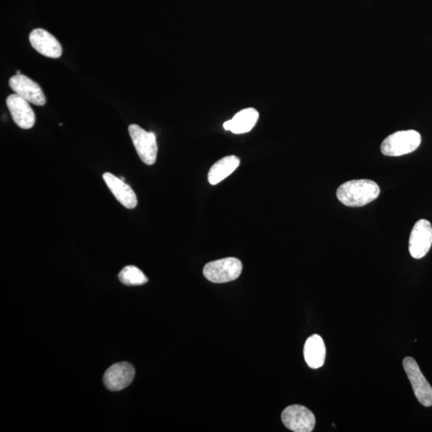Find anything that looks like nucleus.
Wrapping results in <instances>:
<instances>
[{"label": "nucleus", "mask_w": 432, "mask_h": 432, "mask_svg": "<svg viewBox=\"0 0 432 432\" xmlns=\"http://www.w3.org/2000/svg\"><path fill=\"white\" fill-rule=\"evenodd\" d=\"M10 88L28 102L37 106H43L46 98L39 85L24 75H16L9 79Z\"/></svg>", "instance_id": "obj_8"}, {"label": "nucleus", "mask_w": 432, "mask_h": 432, "mask_svg": "<svg viewBox=\"0 0 432 432\" xmlns=\"http://www.w3.org/2000/svg\"><path fill=\"white\" fill-rule=\"evenodd\" d=\"M403 365L417 400L425 406H432L431 386L422 373L416 361L413 358L406 357L403 361Z\"/></svg>", "instance_id": "obj_5"}, {"label": "nucleus", "mask_w": 432, "mask_h": 432, "mask_svg": "<svg viewBox=\"0 0 432 432\" xmlns=\"http://www.w3.org/2000/svg\"><path fill=\"white\" fill-rule=\"evenodd\" d=\"M240 160L235 155H229L216 162L208 173V182L216 185L233 174L239 167Z\"/></svg>", "instance_id": "obj_15"}, {"label": "nucleus", "mask_w": 432, "mask_h": 432, "mask_svg": "<svg viewBox=\"0 0 432 432\" xmlns=\"http://www.w3.org/2000/svg\"><path fill=\"white\" fill-rule=\"evenodd\" d=\"M29 40L32 48L44 57L58 59L62 55L61 45L52 34L45 31L44 29L33 30L30 34Z\"/></svg>", "instance_id": "obj_11"}, {"label": "nucleus", "mask_w": 432, "mask_h": 432, "mask_svg": "<svg viewBox=\"0 0 432 432\" xmlns=\"http://www.w3.org/2000/svg\"><path fill=\"white\" fill-rule=\"evenodd\" d=\"M281 418L286 428L295 432H311L315 425V415L302 405H291L285 409Z\"/></svg>", "instance_id": "obj_6"}, {"label": "nucleus", "mask_w": 432, "mask_h": 432, "mask_svg": "<svg viewBox=\"0 0 432 432\" xmlns=\"http://www.w3.org/2000/svg\"><path fill=\"white\" fill-rule=\"evenodd\" d=\"M135 374L133 366L122 362L110 366L104 375V383L110 391H121L132 383Z\"/></svg>", "instance_id": "obj_10"}, {"label": "nucleus", "mask_w": 432, "mask_h": 432, "mask_svg": "<svg viewBox=\"0 0 432 432\" xmlns=\"http://www.w3.org/2000/svg\"><path fill=\"white\" fill-rule=\"evenodd\" d=\"M304 359L311 369H318L324 364L326 346L319 335H311L306 340L304 348Z\"/></svg>", "instance_id": "obj_14"}, {"label": "nucleus", "mask_w": 432, "mask_h": 432, "mask_svg": "<svg viewBox=\"0 0 432 432\" xmlns=\"http://www.w3.org/2000/svg\"><path fill=\"white\" fill-rule=\"evenodd\" d=\"M259 112L255 108L240 110L235 117L224 124V128L234 134H244L252 130L259 119Z\"/></svg>", "instance_id": "obj_13"}, {"label": "nucleus", "mask_w": 432, "mask_h": 432, "mask_svg": "<svg viewBox=\"0 0 432 432\" xmlns=\"http://www.w3.org/2000/svg\"><path fill=\"white\" fill-rule=\"evenodd\" d=\"M128 132L140 159L147 165H153L157 159L158 145L155 133L146 132L137 124L130 125Z\"/></svg>", "instance_id": "obj_4"}, {"label": "nucleus", "mask_w": 432, "mask_h": 432, "mask_svg": "<svg viewBox=\"0 0 432 432\" xmlns=\"http://www.w3.org/2000/svg\"><path fill=\"white\" fill-rule=\"evenodd\" d=\"M120 282L127 286H139L148 282L147 276L135 266H127L119 274Z\"/></svg>", "instance_id": "obj_16"}, {"label": "nucleus", "mask_w": 432, "mask_h": 432, "mask_svg": "<svg viewBox=\"0 0 432 432\" xmlns=\"http://www.w3.org/2000/svg\"><path fill=\"white\" fill-rule=\"evenodd\" d=\"M421 140V135L416 130H400L384 140L381 153L386 157H401L413 153L420 147Z\"/></svg>", "instance_id": "obj_2"}, {"label": "nucleus", "mask_w": 432, "mask_h": 432, "mask_svg": "<svg viewBox=\"0 0 432 432\" xmlns=\"http://www.w3.org/2000/svg\"><path fill=\"white\" fill-rule=\"evenodd\" d=\"M17 75H21V72H20L19 71H17Z\"/></svg>", "instance_id": "obj_17"}, {"label": "nucleus", "mask_w": 432, "mask_h": 432, "mask_svg": "<svg viewBox=\"0 0 432 432\" xmlns=\"http://www.w3.org/2000/svg\"><path fill=\"white\" fill-rule=\"evenodd\" d=\"M380 194L379 185L370 179L351 180L340 186L336 193L341 203L356 208L373 202Z\"/></svg>", "instance_id": "obj_1"}, {"label": "nucleus", "mask_w": 432, "mask_h": 432, "mask_svg": "<svg viewBox=\"0 0 432 432\" xmlns=\"http://www.w3.org/2000/svg\"><path fill=\"white\" fill-rule=\"evenodd\" d=\"M242 270L243 264L239 259L229 257L206 264L204 275L210 282L224 284L238 279Z\"/></svg>", "instance_id": "obj_3"}, {"label": "nucleus", "mask_w": 432, "mask_h": 432, "mask_svg": "<svg viewBox=\"0 0 432 432\" xmlns=\"http://www.w3.org/2000/svg\"><path fill=\"white\" fill-rule=\"evenodd\" d=\"M432 245V226L429 221H417L411 230L409 252L414 259H420L429 253Z\"/></svg>", "instance_id": "obj_7"}, {"label": "nucleus", "mask_w": 432, "mask_h": 432, "mask_svg": "<svg viewBox=\"0 0 432 432\" xmlns=\"http://www.w3.org/2000/svg\"><path fill=\"white\" fill-rule=\"evenodd\" d=\"M6 104L13 121L18 127L27 130L36 124V115L26 99L12 94L7 98Z\"/></svg>", "instance_id": "obj_9"}, {"label": "nucleus", "mask_w": 432, "mask_h": 432, "mask_svg": "<svg viewBox=\"0 0 432 432\" xmlns=\"http://www.w3.org/2000/svg\"><path fill=\"white\" fill-rule=\"evenodd\" d=\"M103 178L110 192L124 207L128 209H133L137 207L138 204L137 195L122 179H119L109 173H104Z\"/></svg>", "instance_id": "obj_12"}]
</instances>
